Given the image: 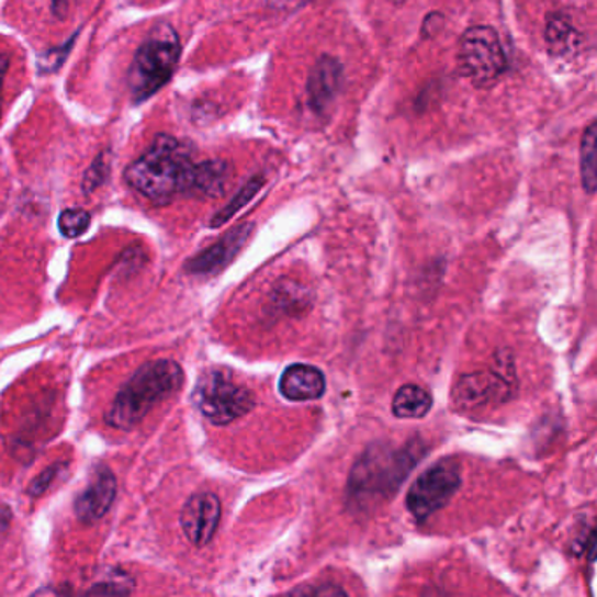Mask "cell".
<instances>
[{
  "instance_id": "cell-1",
  "label": "cell",
  "mask_w": 597,
  "mask_h": 597,
  "mask_svg": "<svg viewBox=\"0 0 597 597\" xmlns=\"http://www.w3.org/2000/svg\"><path fill=\"white\" fill-rule=\"evenodd\" d=\"M195 164L190 153L169 135H158L151 148L125 170L137 193L156 205H167L178 195H191Z\"/></svg>"
},
{
  "instance_id": "cell-2",
  "label": "cell",
  "mask_w": 597,
  "mask_h": 597,
  "mask_svg": "<svg viewBox=\"0 0 597 597\" xmlns=\"http://www.w3.org/2000/svg\"><path fill=\"white\" fill-rule=\"evenodd\" d=\"M182 382L184 372L176 361L155 360L143 364L114 398L105 417L108 425L125 431L135 428L158 403L178 393Z\"/></svg>"
},
{
  "instance_id": "cell-3",
  "label": "cell",
  "mask_w": 597,
  "mask_h": 597,
  "mask_svg": "<svg viewBox=\"0 0 597 597\" xmlns=\"http://www.w3.org/2000/svg\"><path fill=\"white\" fill-rule=\"evenodd\" d=\"M417 447V446H416ZM414 446L408 449H391L376 446L358 461L349 481V499L358 507H372L373 503L390 498L398 485L407 478L419 452Z\"/></svg>"
},
{
  "instance_id": "cell-4",
  "label": "cell",
  "mask_w": 597,
  "mask_h": 597,
  "mask_svg": "<svg viewBox=\"0 0 597 597\" xmlns=\"http://www.w3.org/2000/svg\"><path fill=\"white\" fill-rule=\"evenodd\" d=\"M181 57V44L172 29L156 31L135 53L128 87L135 100H146L172 78Z\"/></svg>"
},
{
  "instance_id": "cell-5",
  "label": "cell",
  "mask_w": 597,
  "mask_h": 597,
  "mask_svg": "<svg viewBox=\"0 0 597 597\" xmlns=\"http://www.w3.org/2000/svg\"><path fill=\"white\" fill-rule=\"evenodd\" d=\"M193 402L200 414L216 426H226L240 419L256 405L252 391L235 382L234 376L222 370H211L200 376Z\"/></svg>"
},
{
  "instance_id": "cell-6",
  "label": "cell",
  "mask_w": 597,
  "mask_h": 597,
  "mask_svg": "<svg viewBox=\"0 0 597 597\" xmlns=\"http://www.w3.org/2000/svg\"><path fill=\"white\" fill-rule=\"evenodd\" d=\"M458 69L475 87H491L507 70V55L493 26L473 25L459 41Z\"/></svg>"
},
{
  "instance_id": "cell-7",
  "label": "cell",
  "mask_w": 597,
  "mask_h": 597,
  "mask_svg": "<svg viewBox=\"0 0 597 597\" xmlns=\"http://www.w3.org/2000/svg\"><path fill=\"white\" fill-rule=\"evenodd\" d=\"M461 468L455 459H446L426 470L407 494V508L417 520H426L458 493Z\"/></svg>"
},
{
  "instance_id": "cell-8",
  "label": "cell",
  "mask_w": 597,
  "mask_h": 597,
  "mask_svg": "<svg viewBox=\"0 0 597 597\" xmlns=\"http://www.w3.org/2000/svg\"><path fill=\"white\" fill-rule=\"evenodd\" d=\"M222 520V502L216 494L200 493L191 496L181 511V528L195 547L213 541Z\"/></svg>"
},
{
  "instance_id": "cell-9",
  "label": "cell",
  "mask_w": 597,
  "mask_h": 597,
  "mask_svg": "<svg viewBox=\"0 0 597 597\" xmlns=\"http://www.w3.org/2000/svg\"><path fill=\"white\" fill-rule=\"evenodd\" d=\"M510 396V384L503 381L498 373H470L459 379L454 387L455 407L475 410L487 403L502 402Z\"/></svg>"
},
{
  "instance_id": "cell-10",
  "label": "cell",
  "mask_w": 597,
  "mask_h": 597,
  "mask_svg": "<svg viewBox=\"0 0 597 597\" xmlns=\"http://www.w3.org/2000/svg\"><path fill=\"white\" fill-rule=\"evenodd\" d=\"M343 67L329 55H323L312 67L307 79V99L312 111L323 114L334 104L338 91L342 90Z\"/></svg>"
},
{
  "instance_id": "cell-11",
  "label": "cell",
  "mask_w": 597,
  "mask_h": 597,
  "mask_svg": "<svg viewBox=\"0 0 597 597\" xmlns=\"http://www.w3.org/2000/svg\"><path fill=\"white\" fill-rule=\"evenodd\" d=\"M116 491V476L113 475V472L109 468L97 470L87 489L79 494L78 502H76L75 510L78 519L85 523L102 519L109 508L113 507Z\"/></svg>"
},
{
  "instance_id": "cell-12",
  "label": "cell",
  "mask_w": 597,
  "mask_h": 597,
  "mask_svg": "<svg viewBox=\"0 0 597 597\" xmlns=\"http://www.w3.org/2000/svg\"><path fill=\"white\" fill-rule=\"evenodd\" d=\"M252 225H240L232 229L219 243L209 247L205 251L200 252L193 260L188 263V272L191 273H213L222 270L223 267L234 260L235 256L240 252L247 240L251 237Z\"/></svg>"
},
{
  "instance_id": "cell-13",
  "label": "cell",
  "mask_w": 597,
  "mask_h": 597,
  "mask_svg": "<svg viewBox=\"0 0 597 597\" xmlns=\"http://www.w3.org/2000/svg\"><path fill=\"white\" fill-rule=\"evenodd\" d=\"M279 391L290 402H311L325 394V373L311 364H291L282 372Z\"/></svg>"
},
{
  "instance_id": "cell-14",
  "label": "cell",
  "mask_w": 597,
  "mask_h": 597,
  "mask_svg": "<svg viewBox=\"0 0 597 597\" xmlns=\"http://www.w3.org/2000/svg\"><path fill=\"white\" fill-rule=\"evenodd\" d=\"M232 169L223 160H209L195 164L191 179V195L204 199H219L228 187Z\"/></svg>"
},
{
  "instance_id": "cell-15",
  "label": "cell",
  "mask_w": 597,
  "mask_h": 597,
  "mask_svg": "<svg viewBox=\"0 0 597 597\" xmlns=\"http://www.w3.org/2000/svg\"><path fill=\"white\" fill-rule=\"evenodd\" d=\"M433 405L431 394L416 384L402 385L393 398V414L399 419H420Z\"/></svg>"
},
{
  "instance_id": "cell-16",
  "label": "cell",
  "mask_w": 597,
  "mask_h": 597,
  "mask_svg": "<svg viewBox=\"0 0 597 597\" xmlns=\"http://www.w3.org/2000/svg\"><path fill=\"white\" fill-rule=\"evenodd\" d=\"M578 31L566 14H550L547 20L545 40L554 55H567L578 46Z\"/></svg>"
},
{
  "instance_id": "cell-17",
  "label": "cell",
  "mask_w": 597,
  "mask_h": 597,
  "mask_svg": "<svg viewBox=\"0 0 597 597\" xmlns=\"http://www.w3.org/2000/svg\"><path fill=\"white\" fill-rule=\"evenodd\" d=\"M597 126L590 123L582 135L581 144V176L582 187L593 195L597 187Z\"/></svg>"
},
{
  "instance_id": "cell-18",
  "label": "cell",
  "mask_w": 597,
  "mask_h": 597,
  "mask_svg": "<svg viewBox=\"0 0 597 597\" xmlns=\"http://www.w3.org/2000/svg\"><path fill=\"white\" fill-rule=\"evenodd\" d=\"M263 184L264 179L261 178V176H256V178H252L251 181H247L246 184L240 188L237 195L229 200L228 204H226L225 207H223L222 211H219V213L213 217L211 226H213V228H217V226L225 225L226 222H229V219H232V217H234L235 214L240 211V209L246 207V205L249 204V202H251L256 195H258V191L263 188Z\"/></svg>"
},
{
  "instance_id": "cell-19",
  "label": "cell",
  "mask_w": 597,
  "mask_h": 597,
  "mask_svg": "<svg viewBox=\"0 0 597 597\" xmlns=\"http://www.w3.org/2000/svg\"><path fill=\"white\" fill-rule=\"evenodd\" d=\"M91 217L85 209H66L58 217V228L69 238L79 237L87 232Z\"/></svg>"
},
{
  "instance_id": "cell-20",
  "label": "cell",
  "mask_w": 597,
  "mask_h": 597,
  "mask_svg": "<svg viewBox=\"0 0 597 597\" xmlns=\"http://www.w3.org/2000/svg\"><path fill=\"white\" fill-rule=\"evenodd\" d=\"M109 167H111L109 155L108 153H102V155H99V158L93 161L90 169L87 170V173H85V179H82V191H85V193L95 191L97 188L105 181V178H108Z\"/></svg>"
},
{
  "instance_id": "cell-21",
  "label": "cell",
  "mask_w": 597,
  "mask_h": 597,
  "mask_svg": "<svg viewBox=\"0 0 597 597\" xmlns=\"http://www.w3.org/2000/svg\"><path fill=\"white\" fill-rule=\"evenodd\" d=\"M135 584L131 576H125L123 581L104 582L97 584L93 589L88 590V594H100V596H114V594H131L134 590Z\"/></svg>"
},
{
  "instance_id": "cell-22",
  "label": "cell",
  "mask_w": 597,
  "mask_h": 597,
  "mask_svg": "<svg viewBox=\"0 0 597 597\" xmlns=\"http://www.w3.org/2000/svg\"><path fill=\"white\" fill-rule=\"evenodd\" d=\"M60 473V464H53L48 470H44L40 476H35L32 481L31 487H29V494H32L34 498H40L46 491L49 489V485L55 481V476Z\"/></svg>"
},
{
  "instance_id": "cell-23",
  "label": "cell",
  "mask_w": 597,
  "mask_h": 597,
  "mask_svg": "<svg viewBox=\"0 0 597 597\" xmlns=\"http://www.w3.org/2000/svg\"><path fill=\"white\" fill-rule=\"evenodd\" d=\"M72 44H75V40H70L64 48H57L49 52L48 55L41 60V70H48V72L57 70L58 67L64 64V60H66L67 55H69L70 46H72Z\"/></svg>"
},
{
  "instance_id": "cell-24",
  "label": "cell",
  "mask_w": 597,
  "mask_h": 597,
  "mask_svg": "<svg viewBox=\"0 0 597 597\" xmlns=\"http://www.w3.org/2000/svg\"><path fill=\"white\" fill-rule=\"evenodd\" d=\"M293 594H317V596H319V594H346V590L343 589H340V587H325V589H298V590H293Z\"/></svg>"
},
{
  "instance_id": "cell-25",
  "label": "cell",
  "mask_w": 597,
  "mask_h": 597,
  "mask_svg": "<svg viewBox=\"0 0 597 597\" xmlns=\"http://www.w3.org/2000/svg\"><path fill=\"white\" fill-rule=\"evenodd\" d=\"M53 14L64 18L69 11V0H52Z\"/></svg>"
},
{
  "instance_id": "cell-26",
  "label": "cell",
  "mask_w": 597,
  "mask_h": 597,
  "mask_svg": "<svg viewBox=\"0 0 597 597\" xmlns=\"http://www.w3.org/2000/svg\"><path fill=\"white\" fill-rule=\"evenodd\" d=\"M9 69V57L8 55H0V91H2V85H4L5 75H8Z\"/></svg>"
},
{
  "instance_id": "cell-27",
  "label": "cell",
  "mask_w": 597,
  "mask_h": 597,
  "mask_svg": "<svg viewBox=\"0 0 597 597\" xmlns=\"http://www.w3.org/2000/svg\"><path fill=\"white\" fill-rule=\"evenodd\" d=\"M303 0H270L272 8H291L293 4H302Z\"/></svg>"
}]
</instances>
